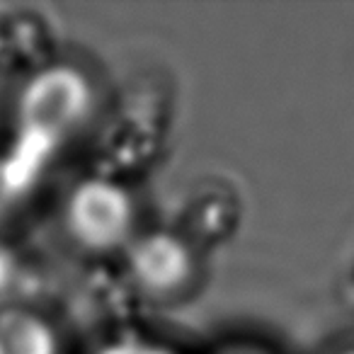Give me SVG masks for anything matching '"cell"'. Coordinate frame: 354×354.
Wrapping results in <instances>:
<instances>
[{"instance_id": "cell-2", "label": "cell", "mask_w": 354, "mask_h": 354, "mask_svg": "<svg viewBox=\"0 0 354 354\" xmlns=\"http://www.w3.org/2000/svg\"><path fill=\"white\" fill-rule=\"evenodd\" d=\"M93 90L85 75L68 66H54L22 88L17 122L25 136L39 141H64L88 119Z\"/></svg>"}, {"instance_id": "cell-10", "label": "cell", "mask_w": 354, "mask_h": 354, "mask_svg": "<svg viewBox=\"0 0 354 354\" xmlns=\"http://www.w3.org/2000/svg\"><path fill=\"white\" fill-rule=\"evenodd\" d=\"M352 294H354V279H352Z\"/></svg>"}, {"instance_id": "cell-9", "label": "cell", "mask_w": 354, "mask_h": 354, "mask_svg": "<svg viewBox=\"0 0 354 354\" xmlns=\"http://www.w3.org/2000/svg\"><path fill=\"white\" fill-rule=\"evenodd\" d=\"M216 354H270V352H262V349H252V347H228Z\"/></svg>"}, {"instance_id": "cell-5", "label": "cell", "mask_w": 354, "mask_h": 354, "mask_svg": "<svg viewBox=\"0 0 354 354\" xmlns=\"http://www.w3.org/2000/svg\"><path fill=\"white\" fill-rule=\"evenodd\" d=\"M97 354H177V352L160 342H153V339L127 337V339H114L112 344L102 347Z\"/></svg>"}, {"instance_id": "cell-1", "label": "cell", "mask_w": 354, "mask_h": 354, "mask_svg": "<svg viewBox=\"0 0 354 354\" xmlns=\"http://www.w3.org/2000/svg\"><path fill=\"white\" fill-rule=\"evenodd\" d=\"M59 223L66 241L88 255L124 252L138 236L133 194L109 177H85L66 192Z\"/></svg>"}, {"instance_id": "cell-7", "label": "cell", "mask_w": 354, "mask_h": 354, "mask_svg": "<svg viewBox=\"0 0 354 354\" xmlns=\"http://www.w3.org/2000/svg\"><path fill=\"white\" fill-rule=\"evenodd\" d=\"M12 279V265H10V257L6 255V252L0 250V291L8 289V284H10Z\"/></svg>"}, {"instance_id": "cell-4", "label": "cell", "mask_w": 354, "mask_h": 354, "mask_svg": "<svg viewBox=\"0 0 354 354\" xmlns=\"http://www.w3.org/2000/svg\"><path fill=\"white\" fill-rule=\"evenodd\" d=\"M0 354H64L56 328L30 308L0 310Z\"/></svg>"}, {"instance_id": "cell-8", "label": "cell", "mask_w": 354, "mask_h": 354, "mask_svg": "<svg viewBox=\"0 0 354 354\" xmlns=\"http://www.w3.org/2000/svg\"><path fill=\"white\" fill-rule=\"evenodd\" d=\"M328 354H354V339H344V342L333 344Z\"/></svg>"}, {"instance_id": "cell-6", "label": "cell", "mask_w": 354, "mask_h": 354, "mask_svg": "<svg viewBox=\"0 0 354 354\" xmlns=\"http://www.w3.org/2000/svg\"><path fill=\"white\" fill-rule=\"evenodd\" d=\"M20 189H12V175L6 170V165H0V218L6 216L12 202H17Z\"/></svg>"}, {"instance_id": "cell-3", "label": "cell", "mask_w": 354, "mask_h": 354, "mask_svg": "<svg viewBox=\"0 0 354 354\" xmlns=\"http://www.w3.org/2000/svg\"><path fill=\"white\" fill-rule=\"evenodd\" d=\"M124 262L133 289L156 301L175 299L197 277L194 250L170 231L138 233L124 250Z\"/></svg>"}]
</instances>
